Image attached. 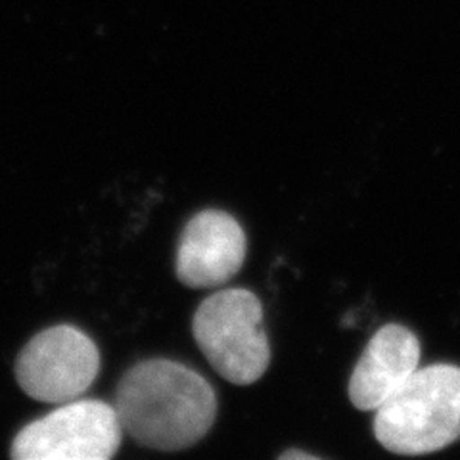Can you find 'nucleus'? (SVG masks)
Here are the masks:
<instances>
[{
	"mask_svg": "<svg viewBox=\"0 0 460 460\" xmlns=\"http://www.w3.org/2000/svg\"><path fill=\"white\" fill-rule=\"evenodd\" d=\"M113 409L127 436L154 451L192 447L211 429L217 397L194 368L171 358H146L128 368Z\"/></svg>",
	"mask_w": 460,
	"mask_h": 460,
	"instance_id": "nucleus-1",
	"label": "nucleus"
},
{
	"mask_svg": "<svg viewBox=\"0 0 460 460\" xmlns=\"http://www.w3.org/2000/svg\"><path fill=\"white\" fill-rule=\"evenodd\" d=\"M374 436L395 455H429L460 439V367L436 363L374 411Z\"/></svg>",
	"mask_w": 460,
	"mask_h": 460,
	"instance_id": "nucleus-2",
	"label": "nucleus"
},
{
	"mask_svg": "<svg viewBox=\"0 0 460 460\" xmlns=\"http://www.w3.org/2000/svg\"><path fill=\"white\" fill-rule=\"evenodd\" d=\"M192 332L209 365L230 384L252 385L267 372L270 345L253 292L230 288L211 294L194 313Z\"/></svg>",
	"mask_w": 460,
	"mask_h": 460,
	"instance_id": "nucleus-3",
	"label": "nucleus"
},
{
	"mask_svg": "<svg viewBox=\"0 0 460 460\" xmlns=\"http://www.w3.org/2000/svg\"><path fill=\"white\" fill-rule=\"evenodd\" d=\"M123 428L113 405L74 399L27 424L12 443L16 460H108L118 453Z\"/></svg>",
	"mask_w": 460,
	"mask_h": 460,
	"instance_id": "nucleus-4",
	"label": "nucleus"
},
{
	"mask_svg": "<svg viewBox=\"0 0 460 460\" xmlns=\"http://www.w3.org/2000/svg\"><path fill=\"white\" fill-rule=\"evenodd\" d=\"M98 370L96 343L69 324L42 330L27 341L16 361L22 390L31 399L60 405L89 390Z\"/></svg>",
	"mask_w": 460,
	"mask_h": 460,
	"instance_id": "nucleus-5",
	"label": "nucleus"
},
{
	"mask_svg": "<svg viewBox=\"0 0 460 460\" xmlns=\"http://www.w3.org/2000/svg\"><path fill=\"white\" fill-rule=\"evenodd\" d=\"M246 253V233L233 215L221 209L199 211L181 234L177 279L189 288L223 286L242 269Z\"/></svg>",
	"mask_w": 460,
	"mask_h": 460,
	"instance_id": "nucleus-6",
	"label": "nucleus"
},
{
	"mask_svg": "<svg viewBox=\"0 0 460 460\" xmlns=\"http://www.w3.org/2000/svg\"><path fill=\"white\" fill-rule=\"evenodd\" d=\"M420 363V341L402 324H385L370 338L353 368L349 399L358 411H376Z\"/></svg>",
	"mask_w": 460,
	"mask_h": 460,
	"instance_id": "nucleus-7",
	"label": "nucleus"
},
{
	"mask_svg": "<svg viewBox=\"0 0 460 460\" xmlns=\"http://www.w3.org/2000/svg\"><path fill=\"white\" fill-rule=\"evenodd\" d=\"M279 458H282V460H296V458H304V460H316L319 456L316 455H311V453H307V451H299V449H288V451H284Z\"/></svg>",
	"mask_w": 460,
	"mask_h": 460,
	"instance_id": "nucleus-8",
	"label": "nucleus"
}]
</instances>
